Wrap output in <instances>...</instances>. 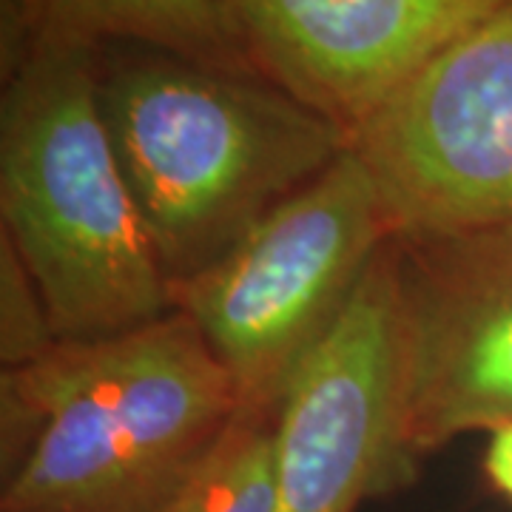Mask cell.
Returning <instances> with one entry per match:
<instances>
[{
	"label": "cell",
	"mask_w": 512,
	"mask_h": 512,
	"mask_svg": "<svg viewBox=\"0 0 512 512\" xmlns=\"http://www.w3.org/2000/svg\"><path fill=\"white\" fill-rule=\"evenodd\" d=\"M180 311L0 370V512H160L237 416Z\"/></svg>",
	"instance_id": "obj_1"
},
{
	"label": "cell",
	"mask_w": 512,
	"mask_h": 512,
	"mask_svg": "<svg viewBox=\"0 0 512 512\" xmlns=\"http://www.w3.org/2000/svg\"><path fill=\"white\" fill-rule=\"evenodd\" d=\"M97 100L171 288L350 148L274 80L148 46H97Z\"/></svg>",
	"instance_id": "obj_2"
},
{
	"label": "cell",
	"mask_w": 512,
	"mask_h": 512,
	"mask_svg": "<svg viewBox=\"0 0 512 512\" xmlns=\"http://www.w3.org/2000/svg\"><path fill=\"white\" fill-rule=\"evenodd\" d=\"M0 214L57 342L126 333L174 311L100 114L97 46L43 37L3 52Z\"/></svg>",
	"instance_id": "obj_3"
},
{
	"label": "cell",
	"mask_w": 512,
	"mask_h": 512,
	"mask_svg": "<svg viewBox=\"0 0 512 512\" xmlns=\"http://www.w3.org/2000/svg\"><path fill=\"white\" fill-rule=\"evenodd\" d=\"M393 239L379 188L348 148L197 276L171 288L231 376L239 410L276 413Z\"/></svg>",
	"instance_id": "obj_4"
},
{
	"label": "cell",
	"mask_w": 512,
	"mask_h": 512,
	"mask_svg": "<svg viewBox=\"0 0 512 512\" xmlns=\"http://www.w3.org/2000/svg\"><path fill=\"white\" fill-rule=\"evenodd\" d=\"M393 237L512 225V0L430 57L350 140Z\"/></svg>",
	"instance_id": "obj_5"
},
{
	"label": "cell",
	"mask_w": 512,
	"mask_h": 512,
	"mask_svg": "<svg viewBox=\"0 0 512 512\" xmlns=\"http://www.w3.org/2000/svg\"><path fill=\"white\" fill-rule=\"evenodd\" d=\"M399 296L396 453L419 461L464 433L512 424V225L393 237Z\"/></svg>",
	"instance_id": "obj_6"
},
{
	"label": "cell",
	"mask_w": 512,
	"mask_h": 512,
	"mask_svg": "<svg viewBox=\"0 0 512 512\" xmlns=\"http://www.w3.org/2000/svg\"><path fill=\"white\" fill-rule=\"evenodd\" d=\"M399 296L390 242L276 410L279 512H356L407 484L396 453Z\"/></svg>",
	"instance_id": "obj_7"
},
{
	"label": "cell",
	"mask_w": 512,
	"mask_h": 512,
	"mask_svg": "<svg viewBox=\"0 0 512 512\" xmlns=\"http://www.w3.org/2000/svg\"><path fill=\"white\" fill-rule=\"evenodd\" d=\"M262 77L353 140L498 0H234Z\"/></svg>",
	"instance_id": "obj_8"
},
{
	"label": "cell",
	"mask_w": 512,
	"mask_h": 512,
	"mask_svg": "<svg viewBox=\"0 0 512 512\" xmlns=\"http://www.w3.org/2000/svg\"><path fill=\"white\" fill-rule=\"evenodd\" d=\"M131 43L259 74L234 0H3V52L26 40Z\"/></svg>",
	"instance_id": "obj_9"
},
{
	"label": "cell",
	"mask_w": 512,
	"mask_h": 512,
	"mask_svg": "<svg viewBox=\"0 0 512 512\" xmlns=\"http://www.w3.org/2000/svg\"><path fill=\"white\" fill-rule=\"evenodd\" d=\"M160 512H279L276 413L237 410Z\"/></svg>",
	"instance_id": "obj_10"
},
{
	"label": "cell",
	"mask_w": 512,
	"mask_h": 512,
	"mask_svg": "<svg viewBox=\"0 0 512 512\" xmlns=\"http://www.w3.org/2000/svg\"><path fill=\"white\" fill-rule=\"evenodd\" d=\"M57 345L46 302L15 245L0 234V365L23 367Z\"/></svg>",
	"instance_id": "obj_11"
},
{
	"label": "cell",
	"mask_w": 512,
	"mask_h": 512,
	"mask_svg": "<svg viewBox=\"0 0 512 512\" xmlns=\"http://www.w3.org/2000/svg\"><path fill=\"white\" fill-rule=\"evenodd\" d=\"M484 476L495 493L512 504V424L490 433L484 453Z\"/></svg>",
	"instance_id": "obj_12"
}]
</instances>
